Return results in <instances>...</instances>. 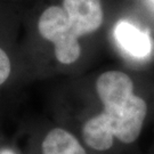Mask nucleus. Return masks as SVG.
<instances>
[{
	"label": "nucleus",
	"instance_id": "7ed1b4c3",
	"mask_svg": "<svg viewBox=\"0 0 154 154\" xmlns=\"http://www.w3.org/2000/svg\"><path fill=\"white\" fill-rule=\"evenodd\" d=\"M62 7L78 38L97 31L103 23L100 0H63Z\"/></svg>",
	"mask_w": 154,
	"mask_h": 154
},
{
	"label": "nucleus",
	"instance_id": "f03ea898",
	"mask_svg": "<svg viewBox=\"0 0 154 154\" xmlns=\"http://www.w3.org/2000/svg\"><path fill=\"white\" fill-rule=\"evenodd\" d=\"M38 30L42 38L54 45L60 63L69 65L79 60L81 55L79 38L67 22L63 7H48L39 18Z\"/></svg>",
	"mask_w": 154,
	"mask_h": 154
},
{
	"label": "nucleus",
	"instance_id": "0eeeda50",
	"mask_svg": "<svg viewBox=\"0 0 154 154\" xmlns=\"http://www.w3.org/2000/svg\"><path fill=\"white\" fill-rule=\"evenodd\" d=\"M0 154H15V153L13 151H11V149H4V151L0 152Z\"/></svg>",
	"mask_w": 154,
	"mask_h": 154
},
{
	"label": "nucleus",
	"instance_id": "f257e3e1",
	"mask_svg": "<svg viewBox=\"0 0 154 154\" xmlns=\"http://www.w3.org/2000/svg\"><path fill=\"white\" fill-rule=\"evenodd\" d=\"M96 90L104 110L83 125L82 138L90 149L106 151L114 138L126 144L135 142L142 131L147 114V104L134 93L128 74L107 71L96 81Z\"/></svg>",
	"mask_w": 154,
	"mask_h": 154
},
{
	"label": "nucleus",
	"instance_id": "39448f33",
	"mask_svg": "<svg viewBox=\"0 0 154 154\" xmlns=\"http://www.w3.org/2000/svg\"><path fill=\"white\" fill-rule=\"evenodd\" d=\"M42 154H87L71 132L61 128L50 130L41 145Z\"/></svg>",
	"mask_w": 154,
	"mask_h": 154
},
{
	"label": "nucleus",
	"instance_id": "423d86ee",
	"mask_svg": "<svg viewBox=\"0 0 154 154\" xmlns=\"http://www.w3.org/2000/svg\"><path fill=\"white\" fill-rule=\"evenodd\" d=\"M11 65L9 57L5 53V50L0 48V86L5 82L11 74Z\"/></svg>",
	"mask_w": 154,
	"mask_h": 154
},
{
	"label": "nucleus",
	"instance_id": "20e7f679",
	"mask_svg": "<svg viewBox=\"0 0 154 154\" xmlns=\"http://www.w3.org/2000/svg\"><path fill=\"white\" fill-rule=\"evenodd\" d=\"M114 38L122 49L135 58H146L152 51L149 33L127 21H120L116 25Z\"/></svg>",
	"mask_w": 154,
	"mask_h": 154
}]
</instances>
